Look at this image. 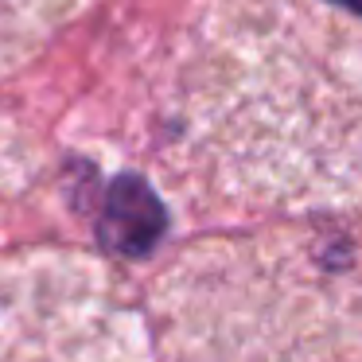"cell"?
<instances>
[{"mask_svg":"<svg viewBox=\"0 0 362 362\" xmlns=\"http://www.w3.org/2000/svg\"><path fill=\"white\" fill-rule=\"evenodd\" d=\"M335 4H343V8H354V12H362V0H335Z\"/></svg>","mask_w":362,"mask_h":362,"instance_id":"277c9868","label":"cell"},{"mask_svg":"<svg viewBox=\"0 0 362 362\" xmlns=\"http://www.w3.org/2000/svg\"><path fill=\"white\" fill-rule=\"evenodd\" d=\"M0 362H148L121 281L82 253L0 261Z\"/></svg>","mask_w":362,"mask_h":362,"instance_id":"7a4b0ae2","label":"cell"},{"mask_svg":"<svg viewBox=\"0 0 362 362\" xmlns=\"http://www.w3.org/2000/svg\"><path fill=\"white\" fill-rule=\"evenodd\" d=\"M164 234V206L136 175H121L105 195L102 245L121 257H144Z\"/></svg>","mask_w":362,"mask_h":362,"instance_id":"3957f363","label":"cell"},{"mask_svg":"<svg viewBox=\"0 0 362 362\" xmlns=\"http://www.w3.org/2000/svg\"><path fill=\"white\" fill-rule=\"evenodd\" d=\"M191 168L265 206L362 195V12L206 0L180 63Z\"/></svg>","mask_w":362,"mask_h":362,"instance_id":"6da1fadb","label":"cell"}]
</instances>
